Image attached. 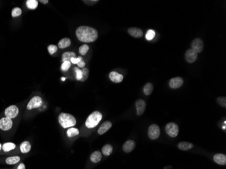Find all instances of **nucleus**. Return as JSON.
Instances as JSON below:
<instances>
[{
	"label": "nucleus",
	"mask_w": 226,
	"mask_h": 169,
	"mask_svg": "<svg viewBox=\"0 0 226 169\" xmlns=\"http://www.w3.org/2000/svg\"><path fill=\"white\" fill-rule=\"evenodd\" d=\"M76 36L80 41L84 43L94 42L98 37V33L93 27L88 26H81L76 29Z\"/></svg>",
	"instance_id": "1"
},
{
	"label": "nucleus",
	"mask_w": 226,
	"mask_h": 169,
	"mask_svg": "<svg viewBox=\"0 0 226 169\" xmlns=\"http://www.w3.org/2000/svg\"><path fill=\"white\" fill-rule=\"evenodd\" d=\"M58 123L62 128H71L74 126L77 123L76 118L72 114L68 113H60L58 116Z\"/></svg>",
	"instance_id": "2"
},
{
	"label": "nucleus",
	"mask_w": 226,
	"mask_h": 169,
	"mask_svg": "<svg viewBox=\"0 0 226 169\" xmlns=\"http://www.w3.org/2000/svg\"><path fill=\"white\" fill-rule=\"evenodd\" d=\"M102 118V114L98 111H94L85 120V126L88 129L95 128L98 125Z\"/></svg>",
	"instance_id": "3"
},
{
	"label": "nucleus",
	"mask_w": 226,
	"mask_h": 169,
	"mask_svg": "<svg viewBox=\"0 0 226 169\" xmlns=\"http://www.w3.org/2000/svg\"><path fill=\"white\" fill-rule=\"evenodd\" d=\"M43 105V100L40 96H35L30 100L29 103L27 104V109L30 110L40 108Z\"/></svg>",
	"instance_id": "4"
},
{
	"label": "nucleus",
	"mask_w": 226,
	"mask_h": 169,
	"mask_svg": "<svg viewBox=\"0 0 226 169\" xmlns=\"http://www.w3.org/2000/svg\"><path fill=\"white\" fill-rule=\"evenodd\" d=\"M166 133L171 137H175L179 133V126L174 123H169L165 126Z\"/></svg>",
	"instance_id": "5"
},
{
	"label": "nucleus",
	"mask_w": 226,
	"mask_h": 169,
	"mask_svg": "<svg viewBox=\"0 0 226 169\" xmlns=\"http://www.w3.org/2000/svg\"><path fill=\"white\" fill-rule=\"evenodd\" d=\"M148 136L150 139H157L160 136L161 133V130L160 127L155 124L150 125L148 128Z\"/></svg>",
	"instance_id": "6"
},
{
	"label": "nucleus",
	"mask_w": 226,
	"mask_h": 169,
	"mask_svg": "<svg viewBox=\"0 0 226 169\" xmlns=\"http://www.w3.org/2000/svg\"><path fill=\"white\" fill-rule=\"evenodd\" d=\"M4 113L5 117H8L10 118V119H12V118H14L18 116V114L19 113V110L16 106L12 105L8 107V108L5 110Z\"/></svg>",
	"instance_id": "7"
},
{
	"label": "nucleus",
	"mask_w": 226,
	"mask_h": 169,
	"mask_svg": "<svg viewBox=\"0 0 226 169\" xmlns=\"http://www.w3.org/2000/svg\"><path fill=\"white\" fill-rule=\"evenodd\" d=\"M12 126L13 121L10 118L4 117L2 119H0V129H2V131H9L10 129H12Z\"/></svg>",
	"instance_id": "8"
},
{
	"label": "nucleus",
	"mask_w": 226,
	"mask_h": 169,
	"mask_svg": "<svg viewBox=\"0 0 226 169\" xmlns=\"http://www.w3.org/2000/svg\"><path fill=\"white\" fill-rule=\"evenodd\" d=\"M192 49L197 53H201L204 49V43L200 38H196L192 41L191 43Z\"/></svg>",
	"instance_id": "9"
},
{
	"label": "nucleus",
	"mask_w": 226,
	"mask_h": 169,
	"mask_svg": "<svg viewBox=\"0 0 226 169\" xmlns=\"http://www.w3.org/2000/svg\"><path fill=\"white\" fill-rule=\"evenodd\" d=\"M185 58L188 63H194L198 58V53L192 48L189 49L185 53Z\"/></svg>",
	"instance_id": "10"
},
{
	"label": "nucleus",
	"mask_w": 226,
	"mask_h": 169,
	"mask_svg": "<svg viewBox=\"0 0 226 169\" xmlns=\"http://www.w3.org/2000/svg\"><path fill=\"white\" fill-rule=\"evenodd\" d=\"M135 107L137 115H138V116H141L142 114H143V113L145 112V110H146V101L143 100H138L135 101Z\"/></svg>",
	"instance_id": "11"
},
{
	"label": "nucleus",
	"mask_w": 226,
	"mask_h": 169,
	"mask_svg": "<svg viewBox=\"0 0 226 169\" xmlns=\"http://www.w3.org/2000/svg\"><path fill=\"white\" fill-rule=\"evenodd\" d=\"M183 84V78L180 77H177L172 78L171 80L169 81V87L171 89H178L180 87L182 86Z\"/></svg>",
	"instance_id": "12"
},
{
	"label": "nucleus",
	"mask_w": 226,
	"mask_h": 169,
	"mask_svg": "<svg viewBox=\"0 0 226 169\" xmlns=\"http://www.w3.org/2000/svg\"><path fill=\"white\" fill-rule=\"evenodd\" d=\"M113 124L110 121H105V122L102 124V125L100 126V128L97 130V133L99 135H103L107 133L109 129L112 127Z\"/></svg>",
	"instance_id": "13"
},
{
	"label": "nucleus",
	"mask_w": 226,
	"mask_h": 169,
	"mask_svg": "<svg viewBox=\"0 0 226 169\" xmlns=\"http://www.w3.org/2000/svg\"><path fill=\"white\" fill-rule=\"evenodd\" d=\"M110 79L115 83H119L123 80V76L116 71H112L109 74Z\"/></svg>",
	"instance_id": "14"
},
{
	"label": "nucleus",
	"mask_w": 226,
	"mask_h": 169,
	"mask_svg": "<svg viewBox=\"0 0 226 169\" xmlns=\"http://www.w3.org/2000/svg\"><path fill=\"white\" fill-rule=\"evenodd\" d=\"M135 147V143L134 141L133 140H129L125 142L123 145V150L125 152V153H129V152L132 151Z\"/></svg>",
	"instance_id": "15"
},
{
	"label": "nucleus",
	"mask_w": 226,
	"mask_h": 169,
	"mask_svg": "<svg viewBox=\"0 0 226 169\" xmlns=\"http://www.w3.org/2000/svg\"><path fill=\"white\" fill-rule=\"evenodd\" d=\"M128 33L131 36H132L135 38H140L143 36V31H142V30L136 27L129 28L128 29Z\"/></svg>",
	"instance_id": "16"
},
{
	"label": "nucleus",
	"mask_w": 226,
	"mask_h": 169,
	"mask_svg": "<svg viewBox=\"0 0 226 169\" xmlns=\"http://www.w3.org/2000/svg\"><path fill=\"white\" fill-rule=\"evenodd\" d=\"M214 161L219 165H225L226 156L223 154H217L213 157Z\"/></svg>",
	"instance_id": "17"
},
{
	"label": "nucleus",
	"mask_w": 226,
	"mask_h": 169,
	"mask_svg": "<svg viewBox=\"0 0 226 169\" xmlns=\"http://www.w3.org/2000/svg\"><path fill=\"white\" fill-rule=\"evenodd\" d=\"M71 45V40L68 37H65L58 42V47L60 49H65L69 47Z\"/></svg>",
	"instance_id": "18"
},
{
	"label": "nucleus",
	"mask_w": 226,
	"mask_h": 169,
	"mask_svg": "<svg viewBox=\"0 0 226 169\" xmlns=\"http://www.w3.org/2000/svg\"><path fill=\"white\" fill-rule=\"evenodd\" d=\"M30 149H31V145H30V142H28V141H24L20 145V150L23 154L29 153Z\"/></svg>",
	"instance_id": "19"
},
{
	"label": "nucleus",
	"mask_w": 226,
	"mask_h": 169,
	"mask_svg": "<svg viewBox=\"0 0 226 169\" xmlns=\"http://www.w3.org/2000/svg\"><path fill=\"white\" fill-rule=\"evenodd\" d=\"M102 153L99 151H95L91 154L90 160L92 162L97 163L102 159Z\"/></svg>",
	"instance_id": "20"
},
{
	"label": "nucleus",
	"mask_w": 226,
	"mask_h": 169,
	"mask_svg": "<svg viewBox=\"0 0 226 169\" xmlns=\"http://www.w3.org/2000/svg\"><path fill=\"white\" fill-rule=\"evenodd\" d=\"M177 147L181 150L187 151V150H190V149H192V148H193L194 147V145L192 144V143L182 142L179 143V144H178Z\"/></svg>",
	"instance_id": "21"
},
{
	"label": "nucleus",
	"mask_w": 226,
	"mask_h": 169,
	"mask_svg": "<svg viewBox=\"0 0 226 169\" xmlns=\"http://www.w3.org/2000/svg\"><path fill=\"white\" fill-rule=\"evenodd\" d=\"M76 53L73 52H66L63 53L62 55V61L66 62V61H69L71 62V60L73 58H76Z\"/></svg>",
	"instance_id": "22"
},
{
	"label": "nucleus",
	"mask_w": 226,
	"mask_h": 169,
	"mask_svg": "<svg viewBox=\"0 0 226 169\" xmlns=\"http://www.w3.org/2000/svg\"><path fill=\"white\" fill-rule=\"evenodd\" d=\"M20 160H21V158L18 156H11V157L7 158L6 160H5V163L9 165H13V164H17Z\"/></svg>",
	"instance_id": "23"
},
{
	"label": "nucleus",
	"mask_w": 226,
	"mask_h": 169,
	"mask_svg": "<svg viewBox=\"0 0 226 169\" xmlns=\"http://www.w3.org/2000/svg\"><path fill=\"white\" fill-rule=\"evenodd\" d=\"M153 89H154V86L151 83H147L144 87L143 91L145 95H149L152 93Z\"/></svg>",
	"instance_id": "24"
},
{
	"label": "nucleus",
	"mask_w": 226,
	"mask_h": 169,
	"mask_svg": "<svg viewBox=\"0 0 226 169\" xmlns=\"http://www.w3.org/2000/svg\"><path fill=\"white\" fill-rule=\"evenodd\" d=\"M16 148V145L14 143L12 142H7L5 143L4 145H2V149L5 152H8L11 150H14Z\"/></svg>",
	"instance_id": "25"
},
{
	"label": "nucleus",
	"mask_w": 226,
	"mask_h": 169,
	"mask_svg": "<svg viewBox=\"0 0 226 169\" xmlns=\"http://www.w3.org/2000/svg\"><path fill=\"white\" fill-rule=\"evenodd\" d=\"M113 151V146L110 144H106L104 146H103L102 148V153L104 156H110Z\"/></svg>",
	"instance_id": "26"
},
{
	"label": "nucleus",
	"mask_w": 226,
	"mask_h": 169,
	"mask_svg": "<svg viewBox=\"0 0 226 169\" xmlns=\"http://www.w3.org/2000/svg\"><path fill=\"white\" fill-rule=\"evenodd\" d=\"M79 134V131L78 130V129L75 128V127H71L69 128L67 131H66V135L68 137H73L75 136H77Z\"/></svg>",
	"instance_id": "27"
},
{
	"label": "nucleus",
	"mask_w": 226,
	"mask_h": 169,
	"mask_svg": "<svg viewBox=\"0 0 226 169\" xmlns=\"http://www.w3.org/2000/svg\"><path fill=\"white\" fill-rule=\"evenodd\" d=\"M27 8L30 10H35L38 7V1L37 0H27L26 2Z\"/></svg>",
	"instance_id": "28"
},
{
	"label": "nucleus",
	"mask_w": 226,
	"mask_h": 169,
	"mask_svg": "<svg viewBox=\"0 0 226 169\" xmlns=\"http://www.w3.org/2000/svg\"><path fill=\"white\" fill-rule=\"evenodd\" d=\"M89 49H90V47H89L88 45L83 44L81 46L79 47V53L81 56H85L86 53H88Z\"/></svg>",
	"instance_id": "29"
},
{
	"label": "nucleus",
	"mask_w": 226,
	"mask_h": 169,
	"mask_svg": "<svg viewBox=\"0 0 226 169\" xmlns=\"http://www.w3.org/2000/svg\"><path fill=\"white\" fill-rule=\"evenodd\" d=\"M71 67V62L69 61H66L62 62V65H61V70L63 72H66L68 71V69Z\"/></svg>",
	"instance_id": "30"
},
{
	"label": "nucleus",
	"mask_w": 226,
	"mask_h": 169,
	"mask_svg": "<svg viewBox=\"0 0 226 169\" xmlns=\"http://www.w3.org/2000/svg\"><path fill=\"white\" fill-rule=\"evenodd\" d=\"M82 78H81V81H85L88 79V76H89V69L88 68L84 67L83 68L82 70Z\"/></svg>",
	"instance_id": "31"
},
{
	"label": "nucleus",
	"mask_w": 226,
	"mask_h": 169,
	"mask_svg": "<svg viewBox=\"0 0 226 169\" xmlns=\"http://www.w3.org/2000/svg\"><path fill=\"white\" fill-rule=\"evenodd\" d=\"M22 14V10L20 8L18 7H15L14 8H13V10L12 11V16L14 17H18L19 16H21Z\"/></svg>",
	"instance_id": "32"
},
{
	"label": "nucleus",
	"mask_w": 226,
	"mask_h": 169,
	"mask_svg": "<svg viewBox=\"0 0 226 169\" xmlns=\"http://www.w3.org/2000/svg\"><path fill=\"white\" fill-rule=\"evenodd\" d=\"M154 37H155V32L154 30L150 29L148 30V32L146 35V39H147V40H148V41L152 40Z\"/></svg>",
	"instance_id": "33"
},
{
	"label": "nucleus",
	"mask_w": 226,
	"mask_h": 169,
	"mask_svg": "<svg viewBox=\"0 0 226 169\" xmlns=\"http://www.w3.org/2000/svg\"><path fill=\"white\" fill-rule=\"evenodd\" d=\"M47 50H48V52L50 55H53L57 52L58 47L55 45H49L47 47Z\"/></svg>",
	"instance_id": "34"
},
{
	"label": "nucleus",
	"mask_w": 226,
	"mask_h": 169,
	"mask_svg": "<svg viewBox=\"0 0 226 169\" xmlns=\"http://www.w3.org/2000/svg\"><path fill=\"white\" fill-rule=\"evenodd\" d=\"M75 71L76 72V79L77 81H81L82 78V71L79 67H75Z\"/></svg>",
	"instance_id": "35"
},
{
	"label": "nucleus",
	"mask_w": 226,
	"mask_h": 169,
	"mask_svg": "<svg viewBox=\"0 0 226 169\" xmlns=\"http://www.w3.org/2000/svg\"><path fill=\"white\" fill-rule=\"evenodd\" d=\"M217 101L220 106L224 107H226V98L225 97H219L217 98Z\"/></svg>",
	"instance_id": "36"
},
{
	"label": "nucleus",
	"mask_w": 226,
	"mask_h": 169,
	"mask_svg": "<svg viewBox=\"0 0 226 169\" xmlns=\"http://www.w3.org/2000/svg\"><path fill=\"white\" fill-rule=\"evenodd\" d=\"M82 58H83L81 57V56H79V57H78V58H73L71 60V62L74 64H77V63L79 62H80Z\"/></svg>",
	"instance_id": "37"
},
{
	"label": "nucleus",
	"mask_w": 226,
	"mask_h": 169,
	"mask_svg": "<svg viewBox=\"0 0 226 169\" xmlns=\"http://www.w3.org/2000/svg\"><path fill=\"white\" fill-rule=\"evenodd\" d=\"M77 66L79 68H81V69H83V68L85 67V62L84 61V60H83V58H82L81 60V61L77 63Z\"/></svg>",
	"instance_id": "38"
},
{
	"label": "nucleus",
	"mask_w": 226,
	"mask_h": 169,
	"mask_svg": "<svg viewBox=\"0 0 226 169\" xmlns=\"http://www.w3.org/2000/svg\"><path fill=\"white\" fill-rule=\"evenodd\" d=\"M83 2L85 3V4H88V5H94L97 4V2H99V1H97V0H94V1H83Z\"/></svg>",
	"instance_id": "39"
},
{
	"label": "nucleus",
	"mask_w": 226,
	"mask_h": 169,
	"mask_svg": "<svg viewBox=\"0 0 226 169\" xmlns=\"http://www.w3.org/2000/svg\"><path fill=\"white\" fill-rule=\"evenodd\" d=\"M17 169H25V165L23 164V163H21L18 167Z\"/></svg>",
	"instance_id": "40"
},
{
	"label": "nucleus",
	"mask_w": 226,
	"mask_h": 169,
	"mask_svg": "<svg viewBox=\"0 0 226 169\" xmlns=\"http://www.w3.org/2000/svg\"><path fill=\"white\" fill-rule=\"evenodd\" d=\"M39 2H41V4H48L49 1L48 0H40Z\"/></svg>",
	"instance_id": "41"
},
{
	"label": "nucleus",
	"mask_w": 226,
	"mask_h": 169,
	"mask_svg": "<svg viewBox=\"0 0 226 169\" xmlns=\"http://www.w3.org/2000/svg\"><path fill=\"white\" fill-rule=\"evenodd\" d=\"M2 149V145L1 143H0V150H1Z\"/></svg>",
	"instance_id": "42"
},
{
	"label": "nucleus",
	"mask_w": 226,
	"mask_h": 169,
	"mask_svg": "<svg viewBox=\"0 0 226 169\" xmlns=\"http://www.w3.org/2000/svg\"><path fill=\"white\" fill-rule=\"evenodd\" d=\"M223 128H224V129H225V126H224V127Z\"/></svg>",
	"instance_id": "43"
}]
</instances>
